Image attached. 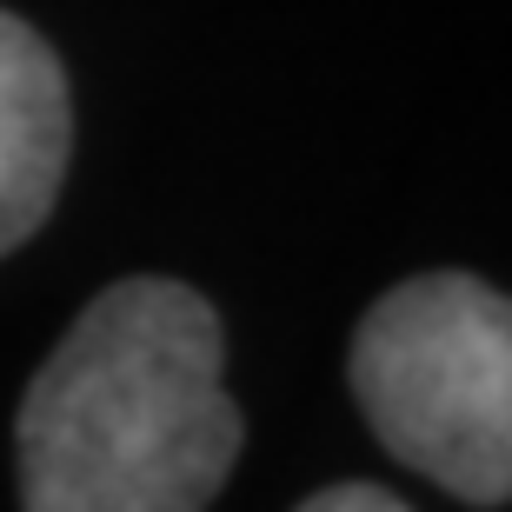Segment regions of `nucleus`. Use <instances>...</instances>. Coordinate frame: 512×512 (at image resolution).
Segmentation results:
<instances>
[{"mask_svg":"<svg viewBox=\"0 0 512 512\" xmlns=\"http://www.w3.org/2000/svg\"><path fill=\"white\" fill-rule=\"evenodd\" d=\"M74 147L67 80L54 47L27 20L0 14V253L47 220Z\"/></svg>","mask_w":512,"mask_h":512,"instance_id":"7ed1b4c3","label":"nucleus"},{"mask_svg":"<svg viewBox=\"0 0 512 512\" xmlns=\"http://www.w3.org/2000/svg\"><path fill=\"white\" fill-rule=\"evenodd\" d=\"M227 340L180 280L107 286L20 399V506L193 512L240 459Z\"/></svg>","mask_w":512,"mask_h":512,"instance_id":"f257e3e1","label":"nucleus"},{"mask_svg":"<svg viewBox=\"0 0 512 512\" xmlns=\"http://www.w3.org/2000/svg\"><path fill=\"white\" fill-rule=\"evenodd\" d=\"M406 499L386 493V486H326V493L306 499V512H399Z\"/></svg>","mask_w":512,"mask_h":512,"instance_id":"20e7f679","label":"nucleus"},{"mask_svg":"<svg viewBox=\"0 0 512 512\" xmlns=\"http://www.w3.org/2000/svg\"><path fill=\"white\" fill-rule=\"evenodd\" d=\"M353 399L393 459L466 506L512 499V300L473 273L393 286L360 320Z\"/></svg>","mask_w":512,"mask_h":512,"instance_id":"f03ea898","label":"nucleus"}]
</instances>
